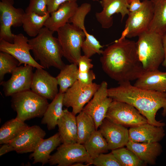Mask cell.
Wrapping results in <instances>:
<instances>
[{"label":"cell","mask_w":166,"mask_h":166,"mask_svg":"<svg viewBox=\"0 0 166 166\" xmlns=\"http://www.w3.org/2000/svg\"><path fill=\"white\" fill-rule=\"evenodd\" d=\"M102 69L118 83L136 80L144 71L137 52L136 42L121 36L103 50Z\"/></svg>","instance_id":"obj_1"},{"label":"cell","mask_w":166,"mask_h":166,"mask_svg":"<svg viewBox=\"0 0 166 166\" xmlns=\"http://www.w3.org/2000/svg\"><path fill=\"white\" fill-rule=\"evenodd\" d=\"M117 87L108 88L109 97L113 100L128 103L135 108L147 119L148 123L156 126L165 125L156 118L157 112L163 109L162 115L166 116V92L142 89L130 82L118 83Z\"/></svg>","instance_id":"obj_2"},{"label":"cell","mask_w":166,"mask_h":166,"mask_svg":"<svg viewBox=\"0 0 166 166\" xmlns=\"http://www.w3.org/2000/svg\"><path fill=\"white\" fill-rule=\"evenodd\" d=\"M54 32L43 27L36 37L29 39L34 59L39 61L43 69L53 67L61 69L65 65L62 58L63 54L57 38Z\"/></svg>","instance_id":"obj_3"},{"label":"cell","mask_w":166,"mask_h":166,"mask_svg":"<svg viewBox=\"0 0 166 166\" xmlns=\"http://www.w3.org/2000/svg\"><path fill=\"white\" fill-rule=\"evenodd\" d=\"M138 37L137 52L144 71L158 69L164 56L162 35L148 30Z\"/></svg>","instance_id":"obj_4"},{"label":"cell","mask_w":166,"mask_h":166,"mask_svg":"<svg viewBox=\"0 0 166 166\" xmlns=\"http://www.w3.org/2000/svg\"><path fill=\"white\" fill-rule=\"evenodd\" d=\"M11 97V107L17 113L16 118L24 122L42 117L49 104L47 99L31 89L15 93Z\"/></svg>","instance_id":"obj_5"},{"label":"cell","mask_w":166,"mask_h":166,"mask_svg":"<svg viewBox=\"0 0 166 166\" xmlns=\"http://www.w3.org/2000/svg\"><path fill=\"white\" fill-rule=\"evenodd\" d=\"M87 32H85L69 23L57 31V38L62 49L63 57L70 63L77 65L81 56L82 45Z\"/></svg>","instance_id":"obj_6"},{"label":"cell","mask_w":166,"mask_h":166,"mask_svg":"<svg viewBox=\"0 0 166 166\" xmlns=\"http://www.w3.org/2000/svg\"><path fill=\"white\" fill-rule=\"evenodd\" d=\"M93 160L83 144L77 142L60 145L56 152L51 155L48 163L50 165L71 166L81 162L90 165Z\"/></svg>","instance_id":"obj_7"},{"label":"cell","mask_w":166,"mask_h":166,"mask_svg":"<svg viewBox=\"0 0 166 166\" xmlns=\"http://www.w3.org/2000/svg\"><path fill=\"white\" fill-rule=\"evenodd\" d=\"M105 118L116 124L130 127L148 123L146 118L134 106L114 100L111 103Z\"/></svg>","instance_id":"obj_8"},{"label":"cell","mask_w":166,"mask_h":166,"mask_svg":"<svg viewBox=\"0 0 166 166\" xmlns=\"http://www.w3.org/2000/svg\"><path fill=\"white\" fill-rule=\"evenodd\" d=\"M99 86L95 83L85 84L77 80L64 93V106L72 108V113L76 115L83 110Z\"/></svg>","instance_id":"obj_9"},{"label":"cell","mask_w":166,"mask_h":166,"mask_svg":"<svg viewBox=\"0 0 166 166\" xmlns=\"http://www.w3.org/2000/svg\"><path fill=\"white\" fill-rule=\"evenodd\" d=\"M13 0H1L0 2V40L13 43L15 34L11 30L12 26H22L25 13L21 8H16Z\"/></svg>","instance_id":"obj_10"},{"label":"cell","mask_w":166,"mask_h":166,"mask_svg":"<svg viewBox=\"0 0 166 166\" xmlns=\"http://www.w3.org/2000/svg\"><path fill=\"white\" fill-rule=\"evenodd\" d=\"M143 1L144 5L140 10L128 15L121 36L131 38L148 30L153 16V6L150 0Z\"/></svg>","instance_id":"obj_11"},{"label":"cell","mask_w":166,"mask_h":166,"mask_svg":"<svg viewBox=\"0 0 166 166\" xmlns=\"http://www.w3.org/2000/svg\"><path fill=\"white\" fill-rule=\"evenodd\" d=\"M28 38L23 34H15L13 43L0 40V51L7 53L13 56L22 64L29 65L36 69L43 68L30 54L31 47Z\"/></svg>","instance_id":"obj_12"},{"label":"cell","mask_w":166,"mask_h":166,"mask_svg":"<svg viewBox=\"0 0 166 166\" xmlns=\"http://www.w3.org/2000/svg\"><path fill=\"white\" fill-rule=\"evenodd\" d=\"M108 88L107 83L105 81H102L92 99L82 110L93 117L97 130L105 118L108 108L113 101L108 96Z\"/></svg>","instance_id":"obj_13"},{"label":"cell","mask_w":166,"mask_h":166,"mask_svg":"<svg viewBox=\"0 0 166 166\" xmlns=\"http://www.w3.org/2000/svg\"><path fill=\"white\" fill-rule=\"evenodd\" d=\"M34 68L29 65L19 66L12 73L8 80L0 82L5 95L11 96L16 93L30 90Z\"/></svg>","instance_id":"obj_14"},{"label":"cell","mask_w":166,"mask_h":166,"mask_svg":"<svg viewBox=\"0 0 166 166\" xmlns=\"http://www.w3.org/2000/svg\"><path fill=\"white\" fill-rule=\"evenodd\" d=\"M45 135V132L39 126H29L9 144L18 153L33 152Z\"/></svg>","instance_id":"obj_15"},{"label":"cell","mask_w":166,"mask_h":166,"mask_svg":"<svg viewBox=\"0 0 166 166\" xmlns=\"http://www.w3.org/2000/svg\"><path fill=\"white\" fill-rule=\"evenodd\" d=\"M43 69H36L30 89L43 97L52 100L59 92L57 81L56 77Z\"/></svg>","instance_id":"obj_16"},{"label":"cell","mask_w":166,"mask_h":166,"mask_svg":"<svg viewBox=\"0 0 166 166\" xmlns=\"http://www.w3.org/2000/svg\"><path fill=\"white\" fill-rule=\"evenodd\" d=\"M99 128V130L105 139L109 150L124 147L129 141L128 130L106 118Z\"/></svg>","instance_id":"obj_17"},{"label":"cell","mask_w":166,"mask_h":166,"mask_svg":"<svg viewBox=\"0 0 166 166\" xmlns=\"http://www.w3.org/2000/svg\"><path fill=\"white\" fill-rule=\"evenodd\" d=\"M103 8L101 11L97 12L95 17L103 28L109 29L113 25V16L115 14H120L121 21L125 16L128 15L129 4L125 0H101Z\"/></svg>","instance_id":"obj_18"},{"label":"cell","mask_w":166,"mask_h":166,"mask_svg":"<svg viewBox=\"0 0 166 166\" xmlns=\"http://www.w3.org/2000/svg\"><path fill=\"white\" fill-rule=\"evenodd\" d=\"M163 127L147 123L130 127L128 129L129 140L136 143L159 142L165 136Z\"/></svg>","instance_id":"obj_19"},{"label":"cell","mask_w":166,"mask_h":166,"mask_svg":"<svg viewBox=\"0 0 166 166\" xmlns=\"http://www.w3.org/2000/svg\"><path fill=\"white\" fill-rule=\"evenodd\" d=\"M78 7L77 2H67L63 3L57 10L50 13L44 26L53 32H57L59 28L68 23Z\"/></svg>","instance_id":"obj_20"},{"label":"cell","mask_w":166,"mask_h":166,"mask_svg":"<svg viewBox=\"0 0 166 166\" xmlns=\"http://www.w3.org/2000/svg\"><path fill=\"white\" fill-rule=\"evenodd\" d=\"M126 146L147 164H156L157 158L163 152L162 147L159 142L136 143L129 140Z\"/></svg>","instance_id":"obj_21"},{"label":"cell","mask_w":166,"mask_h":166,"mask_svg":"<svg viewBox=\"0 0 166 166\" xmlns=\"http://www.w3.org/2000/svg\"><path fill=\"white\" fill-rule=\"evenodd\" d=\"M58 132L62 143L77 142V130L76 115L66 109L57 122Z\"/></svg>","instance_id":"obj_22"},{"label":"cell","mask_w":166,"mask_h":166,"mask_svg":"<svg viewBox=\"0 0 166 166\" xmlns=\"http://www.w3.org/2000/svg\"><path fill=\"white\" fill-rule=\"evenodd\" d=\"M134 85L142 89L166 92V71L158 69L144 71Z\"/></svg>","instance_id":"obj_23"},{"label":"cell","mask_w":166,"mask_h":166,"mask_svg":"<svg viewBox=\"0 0 166 166\" xmlns=\"http://www.w3.org/2000/svg\"><path fill=\"white\" fill-rule=\"evenodd\" d=\"M62 143L59 132L51 137L43 139L34 151L29 156L30 159L34 160L33 164H42V166L48 163L51 153Z\"/></svg>","instance_id":"obj_24"},{"label":"cell","mask_w":166,"mask_h":166,"mask_svg":"<svg viewBox=\"0 0 166 166\" xmlns=\"http://www.w3.org/2000/svg\"><path fill=\"white\" fill-rule=\"evenodd\" d=\"M64 93L59 92L49 104L41 121V123L47 125L49 130L54 129L64 112L63 107Z\"/></svg>","instance_id":"obj_25"},{"label":"cell","mask_w":166,"mask_h":166,"mask_svg":"<svg viewBox=\"0 0 166 166\" xmlns=\"http://www.w3.org/2000/svg\"><path fill=\"white\" fill-rule=\"evenodd\" d=\"M153 16L148 30L162 35L166 33V0H150Z\"/></svg>","instance_id":"obj_26"},{"label":"cell","mask_w":166,"mask_h":166,"mask_svg":"<svg viewBox=\"0 0 166 166\" xmlns=\"http://www.w3.org/2000/svg\"><path fill=\"white\" fill-rule=\"evenodd\" d=\"M29 126L16 117L7 121L0 128V144L9 143Z\"/></svg>","instance_id":"obj_27"},{"label":"cell","mask_w":166,"mask_h":166,"mask_svg":"<svg viewBox=\"0 0 166 166\" xmlns=\"http://www.w3.org/2000/svg\"><path fill=\"white\" fill-rule=\"evenodd\" d=\"M77 130V142L83 144L96 130L93 117L83 110L76 116Z\"/></svg>","instance_id":"obj_28"},{"label":"cell","mask_w":166,"mask_h":166,"mask_svg":"<svg viewBox=\"0 0 166 166\" xmlns=\"http://www.w3.org/2000/svg\"><path fill=\"white\" fill-rule=\"evenodd\" d=\"M83 144L93 160L109 150L105 139L99 130H96Z\"/></svg>","instance_id":"obj_29"},{"label":"cell","mask_w":166,"mask_h":166,"mask_svg":"<svg viewBox=\"0 0 166 166\" xmlns=\"http://www.w3.org/2000/svg\"><path fill=\"white\" fill-rule=\"evenodd\" d=\"M50 14L49 12L43 16L39 15L34 12L25 13L22 21V27L24 31L30 37H36L44 26Z\"/></svg>","instance_id":"obj_30"},{"label":"cell","mask_w":166,"mask_h":166,"mask_svg":"<svg viewBox=\"0 0 166 166\" xmlns=\"http://www.w3.org/2000/svg\"><path fill=\"white\" fill-rule=\"evenodd\" d=\"M78 69L77 64L65 65L56 77L59 86V92L64 93L77 80Z\"/></svg>","instance_id":"obj_31"},{"label":"cell","mask_w":166,"mask_h":166,"mask_svg":"<svg viewBox=\"0 0 166 166\" xmlns=\"http://www.w3.org/2000/svg\"><path fill=\"white\" fill-rule=\"evenodd\" d=\"M111 152L121 166H145L146 163L141 160L132 151L124 147L112 150Z\"/></svg>","instance_id":"obj_32"},{"label":"cell","mask_w":166,"mask_h":166,"mask_svg":"<svg viewBox=\"0 0 166 166\" xmlns=\"http://www.w3.org/2000/svg\"><path fill=\"white\" fill-rule=\"evenodd\" d=\"M18 60L11 54L5 52H0V82L3 81L5 74L12 73L19 66Z\"/></svg>","instance_id":"obj_33"},{"label":"cell","mask_w":166,"mask_h":166,"mask_svg":"<svg viewBox=\"0 0 166 166\" xmlns=\"http://www.w3.org/2000/svg\"><path fill=\"white\" fill-rule=\"evenodd\" d=\"M103 47V46L93 35L87 32L85 33V37L81 46L84 55L90 58L96 54L101 55Z\"/></svg>","instance_id":"obj_34"},{"label":"cell","mask_w":166,"mask_h":166,"mask_svg":"<svg viewBox=\"0 0 166 166\" xmlns=\"http://www.w3.org/2000/svg\"><path fill=\"white\" fill-rule=\"evenodd\" d=\"M91 6L90 4L85 3L78 6L75 13L69 19L68 23L82 29L85 32L86 31L84 22L86 15L90 11Z\"/></svg>","instance_id":"obj_35"},{"label":"cell","mask_w":166,"mask_h":166,"mask_svg":"<svg viewBox=\"0 0 166 166\" xmlns=\"http://www.w3.org/2000/svg\"><path fill=\"white\" fill-rule=\"evenodd\" d=\"M92 164L96 166H121L112 152L101 154L93 159Z\"/></svg>","instance_id":"obj_36"},{"label":"cell","mask_w":166,"mask_h":166,"mask_svg":"<svg viewBox=\"0 0 166 166\" xmlns=\"http://www.w3.org/2000/svg\"><path fill=\"white\" fill-rule=\"evenodd\" d=\"M47 2V0H30L25 12L26 13L34 12L39 15L43 16L48 12Z\"/></svg>","instance_id":"obj_37"},{"label":"cell","mask_w":166,"mask_h":166,"mask_svg":"<svg viewBox=\"0 0 166 166\" xmlns=\"http://www.w3.org/2000/svg\"><path fill=\"white\" fill-rule=\"evenodd\" d=\"M92 61L90 58L85 55H81L78 62V72H84L91 70L93 67Z\"/></svg>","instance_id":"obj_38"},{"label":"cell","mask_w":166,"mask_h":166,"mask_svg":"<svg viewBox=\"0 0 166 166\" xmlns=\"http://www.w3.org/2000/svg\"><path fill=\"white\" fill-rule=\"evenodd\" d=\"M96 78V75L91 69L84 72H78L77 80L82 83L85 84H91L93 83V81Z\"/></svg>","instance_id":"obj_39"},{"label":"cell","mask_w":166,"mask_h":166,"mask_svg":"<svg viewBox=\"0 0 166 166\" xmlns=\"http://www.w3.org/2000/svg\"><path fill=\"white\" fill-rule=\"evenodd\" d=\"M77 0H47V9L50 13L56 11L63 3L67 2H77Z\"/></svg>","instance_id":"obj_40"},{"label":"cell","mask_w":166,"mask_h":166,"mask_svg":"<svg viewBox=\"0 0 166 166\" xmlns=\"http://www.w3.org/2000/svg\"><path fill=\"white\" fill-rule=\"evenodd\" d=\"M144 5V2L140 0H132L129 4L128 10L130 12L133 13L140 10Z\"/></svg>","instance_id":"obj_41"},{"label":"cell","mask_w":166,"mask_h":166,"mask_svg":"<svg viewBox=\"0 0 166 166\" xmlns=\"http://www.w3.org/2000/svg\"><path fill=\"white\" fill-rule=\"evenodd\" d=\"M13 151H14V148L10 144H3L0 148V156Z\"/></svg>","instance_id":"obj_42"},{"label":"cell","mask_w":166,"mask_h":166,"mask_svg":"<svg viewBox=\"0 0 166 166\" xmlns=\"http://www.w3.org/2000/svg\"><path fill=\"white\" fill-rule=\"evenodd\" d=\"M162 42L164 51V56L162 65L166 68V33L162 35Z\"/></svg>","instance_id":"obj_43"},{"label":"cell","mask_w":166,"mask_h":166,"mask_svg":"<svg viewBox=\"0 0 166 166\" xmlns=\"http://www.w3.org/2000/svg\"><path fill=\"white\" fill-rule=\"evenodd\" d=\"M84 163L79 162H77L73 164L71 166H88L89 165L88 164H84Z\"/></svg>","instance_id":"obj_44"},{"label":"cell","mask_w":166,"mask_h":166,"mask_svg":"<svg viewBox=\"0 0 166 166\" xmlns=\"http://www.w3.org/2000/svg\"><path fill=\"white\" fill-rule=\"evenodd\" d=\"M128 4H129L132 0H125Z\"/></svg>","instance_id":"obj_45"},{"label":"cell","mask_w":166,"mask_h":166,"mask_svg":"<svg viewBox=\"0 0 166 166\" xmlns=\"http://www.w3.org/2000/svg\"><path fill=\"white\" fill-rule=\"evenodd\" d=\"M92 1H98L99 0H92Z\"/></svg>","instance_id":"obj_46"},{"label":"cell","mask_w":166,"mask_h":166,"mask_svg":"<svg viewBox=\"0 0 166 166\" xmlns=\"http://www.w3.org/2000/svg\"><path fill=\"white\" fill-rule=\"evenodd\" d=\"M141 0V1H146V0Z\"/></svg>","instance_id":"obj_47"}]
</instances>
